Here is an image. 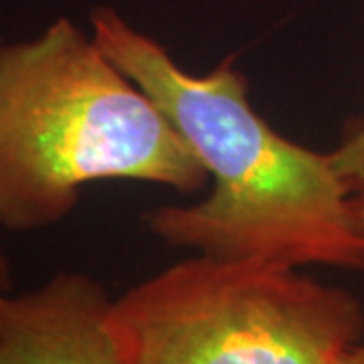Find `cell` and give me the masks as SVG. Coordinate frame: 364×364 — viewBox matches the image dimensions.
<instances>
[{"label": "cell", "instance_id": "obj_2", "mask_svg": "<svg viewBox=\"0 0 364 364\" xmlns=\"http://www.w3.org/2000/svg\"><path fill=\"white\" fill-rule=\"evenodd\" d=\"M100 181L195 193L208 176L166 112L61 16L0 45V225L51 227Z\"/></svg>", "mask_w": 364, "mask_h": 364}, {"label": "cell", "instance_id": "obj_6", "mask_svg": "<svg viewBox=\"0 0 364 364\" xmlns=\"http://www.w3.org/2000/svg\"><path fill=\"white\" fill-rule=\"evenodd\" d=\"M13 291V275H11V263L4 251L0 247V294Z\"/></svg>", "mask_w": 364, "mask_h": 364}, {"label": "cell", "instance_id": "obj_1", "mask_svg": "<svg viewBox=\"0 0 364 364\" xmlns=\"http://www.w3.org/2000/svg\"><path fill=\"white\" fill-rule=\"evenodd\" d=\"M90 25L97 47L166 112L210 182L203 200L146 213L150 233L213 257L364 272V231L330 152L273 130L235 57L191 73L109 6H95Z\"/></svg>", "mask_w": 364, "mask_h": 364}, {"label": "cell", "instance_id": "obj_7", "mask_svg": "<svg viewBox=\"0 0 364 364\" xmlns=\"http://www.w3.org/2000/svg\"><path fill=\"white\" fill-rule=\"evenodd\" d=\"M340 364H364V332L360 338L354 342L350 350L344 354Z\"/></svg>", "mask_w": 364, "mask_h": 364}, {"label": "cell", "instance_id": "obj_5", "mask_svg": "<svg viewBox=\"0 0 364 364\" xmlns=\"http://www.w3.org/2000/svg\"><path fill=\"white\" fill-rule=\"evenodd\" d=\"M330 158L364 231V117L346 126L338 144L330 150Z\"/></svg>", "mask_w": 364, "mask_h": 364}, {"label": "cell", "instance_id": "obj_3", "mask_svg": "<svg viewBox=\"0 0 364 364\" xmlns=\"http://www.w3.org/2000/svg\"><path fill=\"white\" fill-rule=\"evenodd\" d=\"M112 320L130 364H340L364 306L298 267L195 253L114 298Z\"/></svg>", "mask_w": 364, "mask_h": 364}, {"label": "cell", "instance_id": "obj_4", "mask_svg": "<svg viewBox=\"0 0 364 364\" xmlns=\"http://www.w3.org/2000/svg\"><path fill=\"white\" fill-rule=\"evenodd\" d=\"M112 306L104 284L79 272L0 294V364H130Z\"/></svg>", "mask_w": 364, "mask_h": 364}]
</instances>
